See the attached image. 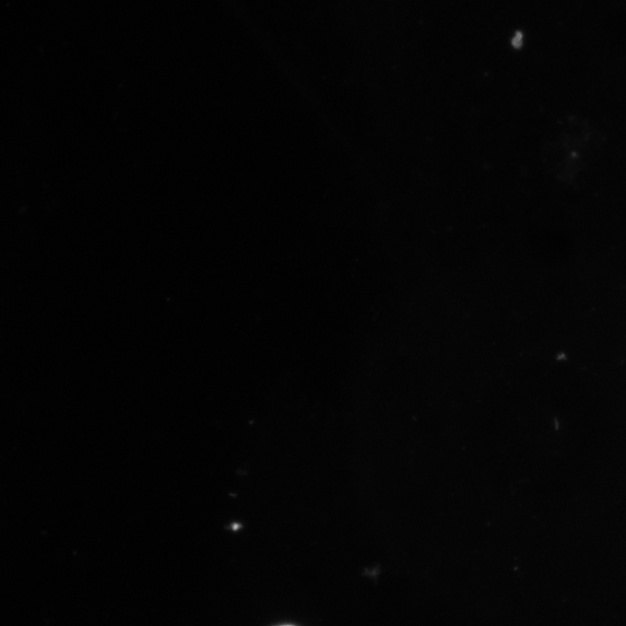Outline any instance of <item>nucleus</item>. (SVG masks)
<instances>
[{"label": "nucleus", "mask_w": 626, "mask_h": 626, "mask_svg": "<svg viewBox=\"0 0 626 626\" xmlns=\"http://www.w3.org/2000/svg\"><path fill=\"white\" fill-rule=\"evenodd\" d=\"M282 626H293V625H282Z\"/></svg>", "instance_id": "nucleus-1"}]
</instances>
